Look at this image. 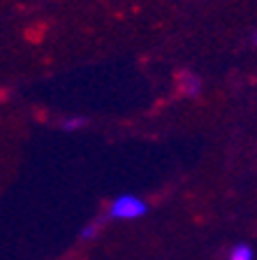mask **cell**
I'll list each match as a JSON object with an SVG mask.
<instances>
[{"label": "cell", "mask_w": 257, "mask_h": 260, "mask_svg": "<svg viewBox=\"0 0 257 260\" xmlns=\"http://www.w3.org/2000/svg\"><path fill=\"white\" fill-rule=\"evenodd\" d=\"M146 211V205L139 200V198H132V195H121L112 202V214L114 218H137Z\"/></svg>", "instance_id": "cell-1"}, {"label": "cell", "mask_w": 257, "mask_h": 260, "mask_svg": "<svg viewBox=\"0 0 257 260\" xmlns=\"http://www.w3.org/2000/svg\"><path fill=\"white\" fill-rule=\"evenodd\" d=\"M86 123H88V121L81 119V116H75V119H65V121H63V130H77V128H84Z\"/></svg>", "instance_id": "cell-4"}, {"label": "cell", "mask_w": 257, "mask_h": 260, "mask_svg": "<svg viewBox=\"0 0 257 260\" xmlns=\"http://www.w3.org/2000/svg\"><path fill=\"white\" fill-rule=\"evenodd\" d=\"M230 260H252V249L250 246H246V244H239V246L232 249Z\"/></svg>", "instance_id": "cell-3"}, {"label": "cell", "mask_w": 257, "mask_h": 260, "mask_svg": "<svg viewBox=\"0 0 257 260\" xmlns=\"http://www.w3.org/2000/svg\"><path fill=\"white\" fill-rule=\"evenodd\" d=\"M181 88H183V93H188V95H197L199 88H202V81H199L195 75H190V72H183L181 75Z\"/></svg>", "instance_id": "cell-2"}, {"label": "cell", "mask_w": 257, "mask_h": 260, "mask_svg": "<svg viewBox=\"0 0 257 260\" xmlns=\"http://www.w3.org/2000/svg\"><path fill=\"white\" fill-rule=\"evenodd\" d=\"M97 230H100V228H97L95 223H91L88 228H84V230H81V237H84V239H93L97 235Z\"/></svg>", "instance_id": "cell-5"}]
</instances>
